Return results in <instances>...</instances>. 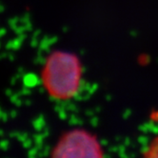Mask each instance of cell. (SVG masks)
<instances>
[{
	"label": "cell",
	"mask_w": 158,
	"mask_h": 158,
	"mask_svg": "<svg viewBox=\"0 0 158 158\" xmlns=\"http://www.w3.org/2000/svg\"><path fill=\"white\" fill-rule=\"evenodd\" d=\"M24 84L25 86H27L28 88H31V87H35L39 84V80L36 75L30 73L24 76Z\"/></svg>",
	"instance_id": "obj_4"
},
{
	"label": "cell",
	"mask_w": 158,
	"mask_h": 158,
	"mask_svg": "<svg viewBox=\"0 0 158 158\" xmlns=\"http://www.w3.org/2000/svg\"><path fill=\"white\" fill-rule=\"evenodd\" d=\"M143 156L149 158H158V136L152 141L148 149L143 153Z\"/></svg>",
	"instance_id": "obj_3"
},
{
	"label": "cell",
	"mask_w": 158,
	"mask_h": 158,
	"mask_svg": "<svg viewBox=\"0 0 158 158\" xmlns=\"http://www.w3.org/2000/svg\"><path fill=\"white\" fill-rule=\"evenodd\" d=\"M104 155L96 136L84 130L65 133L52 152L53 157H102Z\"/></svg>",
	"instance_id": "obj_2"
},
{
	"label": "cell",
	"mask_w": 158,
	"mask_h": 158,
	"mask_svg": "<svg viewBox=\"0 0 158 158\" xmlns=\"http://www.w3.org/2000/svg\"><path fill=\"white\" fill-rule=\"evenodd\" d=\"M82 67L78 57L67 52H52L45 63L43 83L52 97L68 100L80 89Z\"/></svg>",
	"instance_id": "obj_1"
}]
</instances>
